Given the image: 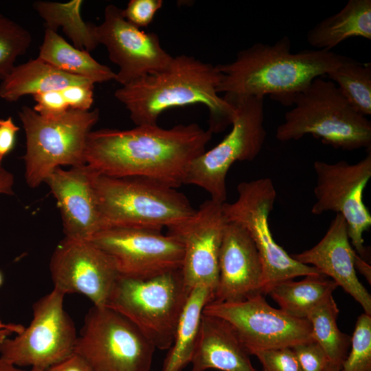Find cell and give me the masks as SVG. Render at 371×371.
Returning <instances> with one entry per match:
<instances>
[{"label": "cell", "mask_w": 371, "mask_h": 371, "mask_svg": "<svg viewBox=\"0 0 371 371\" xmlns=\"http://www.w3.org/2000/svg\"><path fill=\"white\" fill-rule=\"evenodd\" d=\"M2 283H3V276L0 271V286H1Z\"/></svg>", "instance_id": "ee69618b"}, {"label": "cell", "mask_w": 371, "mask_h": 371, "mask_svg": "<svg viewBox=\"0 0 371 371\" xmlns=\"http://www.w3.org/2000/svg\"><path fill=\"white\" fill-rule=\"evenodd\" d=\"M95 32L110 60L119 67L115 80L121 86L164 70L173 58L161 45L157 34L128 23L122 9L113 4L105 8L104 20L95 25Z\"/></svg>", "instance_id": "9a60e30c"}, {"label": "cell", "mask_w": 371, "mask_h": 371, "mask_svg": "<svg viewBox=\"0 0 371 371\" xmlns=\"http://www.w3.org/2000/svg\"><path fill=\"white\" fill-rule=\"evenodd\" d=\"M43 371H93V370L82 357L74 352Z\"/></svg>", "instance_id": "74e56055"}, {"label": "cell", "mask_w": 371, "mask_h": 371, "mask_svg": "<svg viewBox=\"0 0 371 371\" xmlns=\"http://www.w3.org/2000/svg\"><path fill=\"white\" fill-rule=\"evenodd\" d=\"M325 371H341L339 367L330 363Z\"/></svg>", "instance_id": "7bdbcfd3"}, {"label": "cell", "mask_w": 371, "mask_h": 371, "mask_svg": "<svg viewBox=\"0 0 371 371\" xmlns=\"http://www.w3.org/2000/svg\"><path fill=\"white\" fill-rule=\"evenodd\" d=\"M235 113L230 132L214 147L192 163L185 184L203 188L210 199L223 203L227 199L226 177L237 161H252L265 142L264 98L243 97L230 102Z\"/></svg>", "instance_id": "9c48e42d"}, {"label": "cell", "mask_w": 371, "mask_h": 371, "mask_svg": "<svg viewBox=\"0 0 371 371\" xmlns=\"http://www.w3.org/2000/svg\"><path fill=\"white\" fill-rule=\"evenodd\" d=\"M291 348L302 371H325L330 363L322 348L313 340L298 344Z\"/></svg>", "instance_id": "d6a6232c"}, {"label": "cell", "mask_w": 371, "mask_h": 371, "mask_svg": "<svg viewBox=\"0 0 371 371\" xmlns=\"http://www.w3.org/2000/svg\"><path fill=\"white\" fill-rule=\"evenodd\" d=\"M223 204L204 201L186 221L168 228L183 248L181 271L188 289L207 286L215 291L218 278V256L227 222Z\"/></svg>", "instance_id": "e0dca14e"}, {"label": "cell", "mask_w": 371, "mask_h": 371, "mask_svg": "<svg viewBox=\"0 0 371 371\" xmlns=\"http://www.w3.org/2000/svg\"><path fill=\"white\" fill-rule=\"evenodd\" d=\"M65 295L54 288L34 302L30 324L3 341L0 357L18 367L44 370L74 352L78 337L63 308Z\"/></svg>", "instance_id": "8fae6325"}, {"label": "cell", "mask_w": 371, "mask_h": 371, "mask_svg": "<svg viewBox=\"0 0 371 371\" xmlns=\"http://www.w3.org/2000/svg\"><path fill=\"white\" fill-rule=\"evenodd\" d=\"M190 291L181 269L145 280L119 276L106 306L131 322L155 348L168 350Z\"/></svg>", "instance_id": "8992f818"}, {"label": "cell", "mask_w": 371, "mask_h": 371, "mask_svg": "<svg viewBox=\"0 0 371 371\" xmlns=\"http://www.w3.org/2000/svg\"><path fill=\"white\" fill-rule=\"evenodd\" d=\"M155 347L128 319L104 306L85 318L74 351L93 371H149Z\"/></svg>", "instance_id": "30bf717a"}, {"label": "cell", "mask_w": 371, "mask_h": 371, "mask_svg": "<svg viewBox=\"0 0 371 371\" xmlns=\"http://www.w3.org/2000/svg\"><path fill=\"white\" fill-rule=\"evenodd\" d=\"M0 371H43L36 368H30L25 370L12 365L0 357Z\"/></svg>", "instance_id": "b9f144b4"}, {"label": "cell", "mask_w": 371, "mask_h": 371, "mask_svg": "<svg viewBox=\"0 0 371 371\" xmlns=\"http://www.w3.org/2000/svg\"><path fill=\"white\" fill-rule=\"evenodd\" d=\"M23 327L21 324H5L0 319V345L8 337L13 333L16 335L20 334L23 330Z\"/></svg>", "instance_id": "ab89813d"}, {"label": "cell", "mask_w": 371, "mask_h": 371, "mask_svg": "<svg viewBox=\"0 0 371 371\" xmlns=\"http://www.w3.org/2000/svg\"><path fill=\"white\" fill-rule=\"evenodd\" d=\"M249 355L229 322L203 313L191 371H256Z\"/></svg>", "instance_id": "44dd1931"}, {"label": "cell", "mask_w": 371, "mask_h": 371, "mask_svg": "<svg viewBox=\"0 0 371 371\" xmlns=\"http://www.w3.org/2000/svg\"><path fill=\"white\" fill-rule=\"evenodd\" d=\"M31 34L22 26L0 14V79L14 67L18 56L27 52L32 43Z\"/></svg>", "instance_id": "f546056e"}, {"label": "cell", "mask_w": 371, "mask_h": 371, "mask_svg": "<svg viewBox=\"0 0 371 371\" xmlns=\"http://www.w3.org/2000/svg\"><path fill=\"white\" fill-rule=\"evenodd\" d=\"M354 265L355 269H357L361 274H363L367 280L370 284L371 282V267L364 259L359 256L357 253L354 258Z\"/></svg>", "instance_id": "60d3db41"}, {"label": "cell", "mask_w": 371, "mask_h": 371, "mask_svg": "<svg viewBox=\"0 0 371 371\" xmlns=\"http://www.w3.org/2000/svg\"><path fill=\"white\" fill-rule=\"evenodd\" d=\"M163 3L162 0H130L126 8L122 9V13L124 18L136 27H146Z\"/></svg>", "instance_id": "836d02e7"}, {"label": "cell", "mask_w": 371, "mask_h": 371, "mask_svg": "<svg viewBox=\"0 0 371 371\" xmlns=\"http://www.w3.org/2000/svg\"><path fill=\"white\" fill-rule=\"evenodd\" d=\"M212 134L196 123L170 128L147 124L91 131L85 162L103 175L146 178L178 188L185 184L192 163L206 150Z\"/></svg>", "instance_id": "6da1fadb"}, {"label": "cell", "mask_w": 371, "mask_h": 371, "mask_svg": "<svg viewBox=\"0 0 371 371\" xmlns=\"http://www.w3.org/2000/svg\"><path fill=\"white\" fill-rule=\"evenodd\" d=\"M222 77L217 65L180 55L164 70L121 86L114 95L136 126L157 124L167 109L200 104L209 111V129L219 133L232 124L235 113L234 106L218 95Z\"/></svg>", "instance_id": "3957f363"}, {"label": "cell", "mask_w": 371, "mask_h": 371, "mask_svg": "<svg viewBox=\"0 0 371 371\" xmlns=\"http://www.w3.org/2000/svg\"><path fill=\"white\" fill-rule=\"evenodd\" d=\"M13 183V175L0 165V193L13 194L12 188Z\"/></svg>", "instance_id": "f35d334b"}, {"label": "cell", "mask_w": 371, "mask_h": 371, "mask_svg": "<svg viewBox=\"0 0 371 371\" xmlns=\"http://www.w3.org/2000/svg\"><path fill=\"white\" fill-rule=\"evenodd\" d=\"M92 83L87 79L61 71L37 57L15 65L0 83V98L16 102L27 95L60 89L71 85Z\"/></svg>", "instance_id": "7402d4cb"}, {"label": "cell", "mask_w": 371, "mask_h": 371, "mask_svg": "<svg viewBox=\"0 0 371 371\" xmlns=\"http://www.w3.org/2000/svg\"><path fill=\"white\" fill-rule=\"evenodd\" d=\"M314 194L316 201L312 214L332 211L345 219L350 243L361 257L366 254L363 234L371 226V215L363 203L364 189L371 177V151L359 161L329 164L315 161Z\"/></svg>", "instance_id": "4fadbf2b"}, {"label": "cell", "mask_w": 371, "mask_h": 371, "mask_svg": "<svg viewBox=\"0 0 371 371\" xmlns=\"http://www.w3.org/2000/svg\"><path fill=\"white\" fill-rule=\"evenodd\" d=\"M33 96L36 102L33 109L43 116H58L69 109L60 89L51 90Z\"/></svg>", "instance_id": "e575fe53"}, {"label": "cell", "mask_w": 371, "mask_h": 371, "mask_svg": "<svg viewBox=\"0 0 371 371\" xmlns=\"http://www.w3.org/2000/svg\"><path fill=\"white\" fill-rule=\"evenodd\" d=\"M262 280V261L251 236L240 225L227 221L219 251L218 282L212 302H240L263 295Z\"/></svg>", "instance_id": "ac0fdd59"}, {"label": "cell", "mask_w": 371, "mask_h": 371, "mask_svg": "<svg viewBox=\"0 0 371 371\" xmlns=\"http://www.w3.org/2000/svg\"><path fill=\"white\" fill-rule=\"evenodd\" d=\"M93 85L92 83L71 85L60 89L69 109L90 110L93 103Z\"/></svg>", "instance_id": "d590c367"}, {"label": "cell", "mask_w": 371, "mask_h": 371, "mask_svg": "<svg viewBox=\"0 0 371 371\" xmlns=\"http://www.w3.org/2000/svg\"><path fill=\"white\" fill-rule=\"evenodd\" d=\"M359 114L371 115V63L348 58L326 74Z\"/></svg>", "instance_id": "f1b7e54d"}, {"label": "cell", "mask_w": 371, "mask_h": 371, "mask_svg": "<svg viewBox=\"0 0 371 371\" xmlns=\"http://www.w3.org/2000/svg\"><path fill=\"white\" fill-rule=\"evenodd\" d=\"M25 133L23 157L25 177L30 188H36L61 166L86 164L87 138L99 119V110L69 109L54 117H45L23 106L18 113Z\"/></svg>", "instance_id": "52a82bcc"}, {"label": "cell", "mask_w": 371, "mask_h": 371, "mask_svg": "<svg viewBox=\"0 0 371 371\" xmlns=\"http://www.w3.org/2000/svg\"><path fill=\"white\" fill-rule=\"evenodd\" d=\"M94 182L102 229L131 227L161 230L186 221L196 212L184 194L155 180L110 177L95 172Z\"/></svg>", "instance_id": "5b68a950"}, {"label": "cell", "mask_w": 371, "mask_h": 371, "mask_svg": "<svg viewBox=\"0 0 371 371\" xmlns=\"http://www.w3.org/2000/svg\"><path fill=\"white\" fill-rule=\"evenodd\" d=\"M350 351L341 371H371V315L361 314L351 337Z\"/></svg>", "instance_id": "4dcf8cb0"}, {"label": "cell", "mask_w": 371, "mask_h": 371, "mask_svg": "<svg viewBox=\"0 0 371 371\" xmlns=\"http://www.w3.org/2000/svg\"><path fill=\"white\" fill-rule=\"evenodd\" d=\"M339 312L331 294L312 308L306 319L311 324L313 340L322 348L330 362L341 368L350 347L351 337L338 328Z\"/></svg>", "instance_id": "83f0119b"}, {"label": "cell", "mask_w": 371, "mask_h": 371, "mask_svg": "<svg viewBox=\"0 0 371 371\" xmlns=\"http://www.w3.org/2000/svg\"><path fill=\"white\" fill-rule=\"evenodd\" d=\"M337 287L333 280L319 274L305 276L300 281L293 279L282 281L274 285L267 294L287 314L297 318L306 319L311 310L328 295L333 294Z\"/></svg>", "instance_id": "484cf974"}, {"label": "cell", "mask_w": 371, "mask_h": 371, "mask_svg": "<svg viewBox=\"0 0 371 371\" xmlns=\"http://www.w3.org/2000/svg\"><path fill=\"white\" fill-rule=\"evenodd\" d=\"M203 313L229 322L250 355L258 350L292 348L313 340L307 319L272 307L262 294L240 302H211Z\"/></svg>", "instance_id": "5bb4252c"}, {"label": "cell", "mask_w": 371, "mask_h": 371, "mask_svg": "<svg viewBox=\"0 0 371 371\" xmlns=\"http://www.w3.org/2000/svg\"><path fill=\"white\" fill-rule=\"evenodd\" d=\"M307 43L317 49L332 50L352 37L371 40V0H349L344 8L311 28Z\"/></svg>", "instance_id": "603a6c76"}, {"label": "cell", "mask_w": 371, "mask_h": 371, "mask_svg": "<svg viewBox=\"0 0 371 371\" xmlns=\"http://www.w3.org/2000/svg\"><path fill=\"white\" fill-rule=\"evenodd\" d=\"M276 132L280 142L310 134L335 148H371V122L348 103L336 85L321 77L295 95Z\"/></svg>", "instance_id": "277c9868"}, {"label": "cell", "mask_w": 371, "mask_h": 371, "mask_svg": "<svg viewBox=\"0 0 371 371\" xmlns=\"http://www.w3.org/2000/svg\"><path fill=\"white\" fill-rule=\"evenodd\" d=\"M252 355L260 362L262 371H302L291 348L262 350Z\"/></svg>", "instance_id": "1f68e13d"}, {"label": "cell", "mask_w": 371, "mask_h": 371, "mask_svg": "<svg viewBox=\"0 0 371 371\" xmlns=\"http://www.w3.org/2000/svg\"><path fill=\"white\" fill-rule=\"evenodd\" d=\"M38 58L58 70L84 78L95 83L115 80V73L95 60L90 54L69 44L65 38L45 28Z\"/></svg>", "instance_id": "d4e9b609"}, {"label": "cell", "mask_w": 371, "mask_h": 371, "mask_svg": "<svg viewBox=\"0 0 371 371\" xmlns=\"http://www.w3.org/2000/svg\"><path fill=\"white\" fill-rule=\"evenodd\" d=\"M357 252L352 247L344 217L336 214L321 240L312 248L291 256L330 277L371 315V295L359 280L354 265Z\"/></svg>", "instance_id": "ffe728a7"}, {"label": "cell", "mask_w": 371, "mask_h": 371, "mask_svg": "<svg viewBox=\"0 0 371 371\" xmlns=\"http://www.w3.org/2000/svg\"><path fill=\"white\" fill-rule=\"evenodd\" d=\"M89 240L112 258L120 276L129 278H151L180 269L183 262L181 243L161 230L110 227Z\"/></svg>", "instance_id": "7c38bea8"}, {"label": "cell", "mask_w": 371, "mask_h": 371, "mask_svg": "<svg viewBox=\"0 0 371 371\" xmlns=\"http://www.w3.org/2000/svg\"><path fill=\"white\" fill-rule=\"evenodd\" d=\"M237 191L234 202L223 203V214L227 221L240 225L248 232L257 248L263 268V295L282 281L321 274L315 267L295 260L273 238L269 217L277 194L271 179L241 182Z\"/></svg>", "instance_id": "ba28073f"}, {"label": "cell", "mask_w": 371, "mask_h": 371, "mask_svg": "<svg viewBox=\"0 0 371 371\" xmlns=\"http://www.w3.org/2000/svg\"><path fill=\"white\" fill-rule=\"evenodd\" d=\"M95 175L87 164L60 167L45 181L57 201L65 237L87 240L102 229Z\"/></svg>", "instance_id": "d6986e66"}, {"label": "cell", "mask_w": 371, "mask_h": 371, "mask_svg": "<svg viewBox=\"0 0 371 371\" xmlns=\"http://www.w3.org/2000/svg\"><path fill=\"white\" fill-rule=\"evenodd\" d=\"M19 130L11 117L0 120V165L4 157L14 148Z\"/></svg>", "instance_id": "8d00e7d4"}, {"label": "cell", "mask_w": 371, "mask_h": 371, "mask_svg": "<svg viewBox=\"0 0 371 371\" xmlns=\"http://www.w3.org/2000/svg\"><path fill=\"white\" fill-rule=\"evenodd\" d=\"M214 294V290L207 286L192 289L179 317L161 371H182L190 363L204 308L213 300Z\"/></svg>", "instance_id": "cb8c5ba5"}, {"label": "cell", "mask_w": 371, "mask_h": 371, "mask_svg": "<svg viewBox=\"0 0 371 371\" xmlns=\"http://www.w3.org/2000/svg\"><path fill=\"white\" fill-rule=\"evenodd\" d=\"M82 0L66 3L36 1L33 7L43 19L45 28L63 32L72 41L74 46L89 52L99 45L96 38L95 25L86 23L81 16Z\"/></svg>", "instance_id": "4316f807"}, {"label": "cell", "mask_w": 371, "mask_h": 371, "mask_svg": "<svg viewBox=\"0 0 371 371\" xmlns=\"http://www.w3.org/2000/svg\"><path fill=\"white\" fill-rule=\"evenodd\" d=\"M348 58L332 50L291 52L284 36L273 44L256 43L238 52L231 63L218 65L223 77L218 93L229 103L240 98L269 95L284 106L313 80L326 75Z\"/></svg>", "instance_id": "7a4b0ae2"}, {"label": "cell", "mask_w": 371, "mask_h": 371, "mask_svg": "<svg viewBox=\"0 0 371 371\" xmlns=\"http://www.w3.org/2000/svg\"><path fill=\"white\" fill-rule=\"evenodd\" d=\"M49 269L54 289L82 294L95 306H106L120 276L112 258L92 242L67 237L54 250Z\"/></svg>", "instance_id": "2e32d148"}]
</instances>
